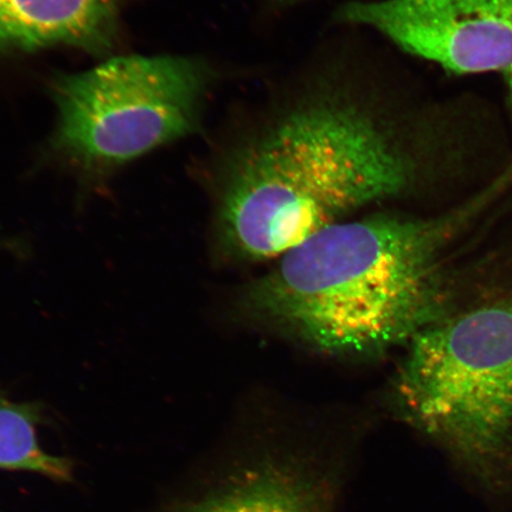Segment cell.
<instances>
[{"label": "cell", "mask_w": 512, "mask_h": 512, "mask_svg": "<svg viewBox=\"0 0 512 512\" xmlns=\"http://www.w3.org/2000/svg\"><path fill=\"white\" fill-rule=\"evenodd\" d=\"M422 162L419 132L389 93L342 80L312 83L224 160L216 254L242 264L277 260L358 210L405 195Z\"/></svg>", "instance_id": "cell-1"}, {"label": "cell", "mask_w": 512, "mask_h": 512, "mask_svg": "<svg viewBox=\"0 0 512 512\" xmlns=\"http://www.w3.org/2000/svg\"><path fill=\"white\" fill-rule=\"evenodd\" d=\"M446 228L388 213L332 224L248 284L240 312L324 356L364 361L405 349L443 319Z\"/></svg>", "instance_id": "cell-2"}, {"label": "cell", "mask_w": 512, "mask_h": 512, "mask_svg": "<svg viewBox=\"0 0 512 512\" xmlns=\"http://www.w3.org/2000/svg\"><path fill=\"white\" fill-rule=\"evenodd\" d=\"M275 2L281 5H294L298 3H304L306 0H275Z\"/></svg>", "instance_id": "cell-9"}, {"label": "cell", "mask_w": 512, "mask_h": 512, "mask_svg": "<svg viewBox=\"0 0 512 512\" xmlns=\"http://www.w3.org/2000/svg\"><path fill=\"white\" fill-rule=\"evenodd\" d=\"M209 74L174 56H123L56 81L55 143L83 168H114L195 130Z\"/></svg>", "instance_id": "cell-4"}, {"label": "cell", "mask_w": 512, "mask_h": 512, "mask_svg": "<svg viewBox=\"0 0 512 512\" xmlns=\"http://www.w3.org/2000/svg\"><path fill=\"white\" fill-rule=\"evenodd\" d=\"M339 19L375 29L454 74H503L512 93V0L358 2Z\"/></svg>", "instance_id": "cell-5"}, {"label": "cell", "mask_w": 512, "mask_h": 512, "mask_svg": "<svg viewBox=\"0 0 512 512\" xmlns=\"http://www.w3.org/2000/svg\"><path fill=\"white\" fill-rule=\"evenodd\" d=\"M119 0H0V50L111 47Z\"/></svg>", "instance_id": "cell-7"}, {"label": "cell", "mask_w": 512, "mask_h": 512, "mask_svg": "<svg viewBox=\"0 0 512 512\" xmlns=\"http://www.w3.org/2000/svg\"><path fill=\"white\" fill-rule=\"evenodd\" d=\"M41 412L36 403L12 401L0 389V470L31 472L69 482L72 463L44 450L38 440Z\"/></svg>", "instance_id": "cell-8"}, {"label": "cell", "mask_w": 512, "mask_h": 512, "mask_svg": "<svg viewBox=\"0 0 512 512\" xmlns=\"http://www.w3.org/2000/svg\"><path fill=\"white\" fill-rule=\"evenodd\" d=\"M343 464L312 445L270 441L174 512H336Z\"/></svg>", "instance_id": "cell-6"}, {"label": "cell", "mask_w": 512, "mask_h": 512, "mask_svg": "<svg viewBox=\"0 0 512 512\" xmlns=\"http://www.w3.org/2000/svg\"><path fill=\"white\" fill-rule=\"evenodd\" d=\"M389 384L399 418L486 489L512 476V305L441 319L407 345Z\"/></svg>", "instance_id": "cell-3"}]
</instances>
